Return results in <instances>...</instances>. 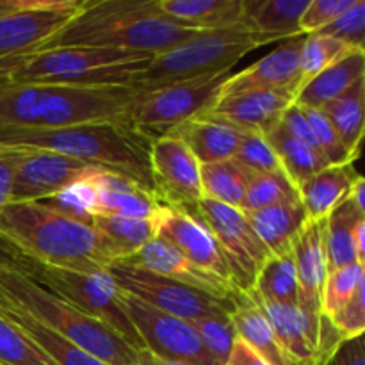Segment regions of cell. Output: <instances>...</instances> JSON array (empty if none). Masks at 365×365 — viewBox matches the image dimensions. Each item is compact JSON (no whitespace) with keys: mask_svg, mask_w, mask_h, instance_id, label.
I'll list each match as a JSON object with an SVG mask.
<instances>
[{"mask_svg":"<svg viewBox=\"0 0 365 365\" xmlns=\"http://www.w3.org/2000/svg\"><path fill=\"white\" fill-rule=\"evenodd\" d=\"M91 227L114 246L120 260L135 253L157 237L155 217L153 220H135V217L95 216Z\"/></svg>","mask_w":365,"mask_h":365,"instance_id":"36","label":"cell"},{"mask_svg":"<svg viewBox=\"0 0 365 365\" xmlns=\"http://www.w3.org/2000/svg\"><path fill=\"white\" fill-rule=\"evenodd\" d=\"M0 307L21 310L109 365H138V349L96 317L16 269H0Z\"/></svg>","mask_w":365,"mask_h":365,"instance_id":"6","label":"cell"},{"mask_svg":"<svg viewBox=\"0 0 365 365\" xmlns=\"http://www.w3.org/2000/svg\"><path fill=\"white\" fill-rule=\"evenodd\" d=\"M86 0H0V61L39 50Z\"/></svg>","mask_w":365,"mask_h":365,"instance_id":"11","label":"cell"},{"mask_svg":"<svg viewBox=\"0 0 365 365\" xmlns=\"http://www.w3.org/2000/svg\"><path fill=\"white\" fill-rule=\"evenodd\" d=\"M93 184L96 189L95 216L153 220L164 205L155 192L123 175L100 171L93 177Z\"/></svg>","mask_w":365,"mask_h":365,"instance_id":"23","label":"cell"},{"mask_svg":"<svg viewBox=\"0 0 365 365\" xmlns=\"http://www.w3.org/2000/svg\"><path fill=\"white\" fill-rule=\"evenodd\" d=\"M324 221H309L292 241L296 278H298V307L312 319H321V299L328 277Z\"/></svg>","mask_w":365,"mask_h":365,"instance_id":"18","label":"cell"},{"mask_svg":"<svg viewBox=\"0 0 365 365\" xmlns=\"http://www.w3.org/2000/svg\"><path fill=\"white\" fill-rule=\"evenodd\" d=\"M195 324L205 351L212 356L217 365H225L230 356L234 342L237 339L232 317H217V319H200Z\"/></svg>","mask_w":365,"mask_h":365,"instance_id":"43","label":"cell"},{"mask_svg":"<svg viewBox=\"0 0 365 365\" xmlns=\"http://www.w3.org/2000/svg\"><path fill=\"white\" fill-rule=\"evenodd\" d=\"M150 173L153 192L164 205L192 210L203 198L200 163L184 141L175 135L152 141Z\"/></svg>","mask_w":365,"mask_h":365,"instance_id":"15","label":"cell"},{"mask_svg":"<svg viewBox=\"0 0 365 365\" xmlns=\"http://www.w3.org/2000/svg\"><path fill=\"white\" fill-rule=\"evenodd\" d=\"M0 365H57L16 324L0 316Z\"/></svg>","mask_w":365,"mask_h":365,"instance_id":"39","label":"cell"},{"mask_svg":"<svg viewBox=\"0 0 365 365\" xmlns=\"http://www.w3.org/2000/svg\"><path fill=\"white\" fill-rule=\"evenodd\" d=\"M294 91H252L232 96H217L205 113L230 121L246 132L266 135L282 121L285 110L294 103Z\"/></svg>","mask_w":365,"mask_h":365,"instance_id":"21","label":"cell"},{"mask_svg":"<svg viewBox=\"0 0 365 365\" xmlns=\"http://www.w3.org/2000/svg\"><path fill=\"white\" fill-rule=\"evenodd\" d=\"M14 168L11 152L6 146H0V209L11 202V192H13Z\"/></svg>","mask_w":365,"mask_h":365,"instance_id":"50","label":"cell"},{"mask_svg":"<svg viewBox=\"0 0 365 365\" xmlns=\"http://www.w3.org/2000/svg\"><path fill=\"white\" fill-rule=\"evenodd\" d=\"M309 0H242L241 24L267 41L302 36L299 21Z\"/></svg>","mask_w":365,"mask_h":365,"instance_id":"25","label":"cell"},{"mask_svg":"<svg viewBox=\"0 0 365 365\" xmlns=\"http://www.w3.org/2000/svg\"><path fill=\"white\" fill-rule=\"evenodd\" d=\"M121 303L132 327L141 339L143 349L160 359L189 365H217L205 351L195 324L160 312L135 296L121 291Z\"/></svg>","mask_w":365,"mask_h":365,"instance_id":"13","label":"cell"},{"mask_svg":"<svg viewBox=\"0 0 365 365\" xmlns=\"http://www.w3.org/2000/svg\"><path fill=\"white\" fill-rule=\"evenodd\" d=\"M334 365H365V344L364 335L356 339H349L339 346L334 356Z\"/></svg>","mask_w":365,"mask_h":365,"instance_id":"49","label":"cell"},{"mask_svg":"<svg viewBox=\"0 0 365 365\" xmlns=\"http://www.w3.org/2000/svg\"><path fill=\"white\" fill-rule=\"evenodd\" d=\"M362 177L353 164L327 166L307 178L298 187L299 202L309 221H324L344 200H348L353 184Z\"/></svg>","mask_w":365,"mask_h":365,"instance_id":"24","label":"cell"},{"mask_svg":"<svg viewBox=\"0 0 365 365\" xmlns=\"http://www.w3.org/2000/svg\"><path fill=\"white\" fill-rule=\"evenodd\" d=\"M153 56L91 46H53L0 61V86H128Z\"/></svg>","mask_w":365,"mask_h":365,"instance_id":"5","label":"cell"},{"mask_svg":"<svg viewBox=\"0 0 365 365\" xmlns=\"http://www.w3.org/2000/svg\"><path fill=\"white\" fill-rule=\"evenodd\" d=\"M235 334L269 365H302L280 346L269 323L248 292H237L232 314Z\"/></svg>","mask_w":365,"mask_h":365,"instance_id":"28","label":"cell"},{"mask_svg":"<svg viewBox=\"0 0 365 365\" xmlns=\"http://www.w3.org/2000/svg\"><path fill=\"white\" fill-rule=\"evenodd\" d=\"M245 134L246 130L230 121L202 113L175 127L168 135L184 141L200 164H212L234 159Z\"/></svg>","mask_w":365,"mask_h":365,"instance_id":"22","label":"cell"},{"mask_svg":"<svg viewBox=\"0 0 365 365\" xmlns=\"http://www.w3.org/2000/svg\"><path fill=\"white\" fill-rule=\"evenodd\" d=\"M252 292L271 303L298 305V278L292 248L267 257L257 274Z\"/></svg>","mask_w":365,"mask_h":365,"instance_id":"34","label":"cell"},{"mask_svg":"<svg viewBox=\"0 0 365 365\" xmlns=\"http://www.w3.org/2000/svg\"><path fill=\"white\" fill-rule=\"evenodd\" d=\"M282 125L287 128L289 134H291L292 138H296L303 146H307V148L317 157V159H321L327 166H330L327 157H324L323 152H321L319 145H317L316 135H314L312 127H310L309 120L305 118V113H303L302 107L292 103V106L285 110L284 116H282Z\"/></svg>","mask_w":365,"mask_h":365,"instance_id":"48","label":"cell"},{"mask_svg":"<svg viewBox=\"0 0 365 365\" xmlns=\"http://www.w3.org/2000/svg\"><path fill=\"white\" fill-rule=\"evenodd\" d=\"M348 200L356 207V209L360 210V212L365 214V180H364V177H360L359 180L353 184Z\"/></svg>","mask_w":365,"mask_h":365,"instance_id":"53","label":"cell"},{"mask_svg":"<svg viewBox=\"0 0 365 365\" xmlns=\"http://www.w3.org/2000/svg\"><path fill=\"white\" fill-rule=\"evenodd\" d=\"M21 257L24 255L13 245H9V242L0 237V269H7V267L14 269L21 260Z\"/></svg>","mask_w":365,"mask_h":365,"instance_id":"52","label":"cell"},{"mask_svg":"<svg viewBox=\"0 0 365 365\" xmlns=\"http://www.w3.org/2000/svg\"><path fill=\"white\" fill-rule=\"evenodd\" d=\"M299 202L298 187L292 184L285 173H262L253 175L246 187L242 200V212L267 209L282 203Z\"/></svg>","mask_w":365,"mask_h":365,"instance_id":"37","label":"cell"},{"mask_svg":"<svg viewBox=\"0 0 365 365\" xmlns=\"http://www.w3.org/2000/svg\"><path fill=\"white\" fill-rule=\"evenodd\" d=\"M187 212L198 216L216 237L230 267L234 287L239 292L252 291L269 252L250 227L245 212L207 198L200 200L198 205Z\"/></svg>","mask_w":365,"mask_h":365,"instance_id":"12","label":"cell"},{"mask_svg":"<svg viewBox=\"0 0 365 365\" xmlns=\"http://www.w3.org/2000/svg\"><path fill=\"white\" fill-rule=\"evenodd\" d=\"M118 262H123L127 266L141 267V269L150 271V273L159 274V277L191 285V287L210 292V294L221 296V298L234 299L239 292L230 284H225V282L196 269L178 250H175L173 246L168 245L160 237L152 239L141 250H138L132 255L125 257V259L118 260Z\"/></svg>","mask_w":365,"mask_h":365,"instance_id":"19","label":"cell"},{"mask_svg":"<svg viewBox=\"0 0 365 365\" xmlns=\"http://www.w3.org/2000/svg\"><path fill=\"white\" fill-rule=\"evenodd\" d=\"M303 109V107H302ZM305 118L309 120L310 127H312L314 135L317 139V145H319L321 152L327 157L328 164L330 166H342V164H353L355 159L349 155L348 150L344 148V145L339 139L337 132L331 127L330 120L327 118V114L321 109H303Z\"/></svg>","mask_w":365,"mask_h":365,"instance_id":"44","label":"cell"},{"mask_svg":"<svg viewBox=\"0 0 365 365\" xmlns=\"http://www.w3.org/2000/svg\"><path fill=\"white\" fill-rule=\"evenodd\" d=\"M14 269L27 274L32 282L59 296L64 302L71 303L88 316L106 323L132 348L143 349L141 339L132 327L121 303V291L109 273H78L41 264L25 255Z\"/></svg>","mask_w":365,"mask_h":365,"instance_id":"8","label":"cell"},{"mask_svg":"<svg viewBox=\"0 0 365 365\" xmlns=\"http://www.w3.org/2000/svg\"><path fill=\"white\" fill-rule=\"evenodd\" d=\"M365 284L356 289L355 296L335 314L330 317L334 327L337 328L339 335L342 341H349V339L362 337L365 330V296H364Z\"/></svg>","mask_w":365,"mask_h":365,"instance_id":"47","label":"cell"},{"mask_svg":"<svg viewBox=\"0 0 365 365\" xmlns=\"http://www.w3.org/2000/svg\"><path fill=\"white\" fill-rule=\"evenodd\" d=\"M120 291L135 296L160 312L196 323L200 319L232 317L235 310V298H221L210 292L200 291L191 285L159 277L141 267L113 262L107 267Z\"/></svg>","mask_w":365,"mask_h":365,"instance_id":"9","label":"cell"},{"mask_svg":"<svg viewBox=\"0 0 365 365\" xmlns=\"http://www.w3.org/2000/svg\"><path fill=\"white\" fill-rule=\"evenodd\" d=\"M0 146L59 153L89 166L123 175L153 192L150 173L152 141L130 121L73 125L46 130H4Z\"/></svg>","mask_w":365,"mask_h":365,"instance_id":"4","label":"cell"},{"mask_svg":"<svg viewBox=\"0 0 365 365\" xmlns=\"http://www.w3.org/2000/svg\"><path fill=\"white\" fill-rule=\"evenodd\" d=\"M138 365H189V364L173 362V360L160 359V356L150 353L148 349H138Z\"/></svg>","mask_w":365,"mask_h":365,"instance_id":"55","label":"cell"},{"mask_svg":"<svg viewBox=\"0 0 365 365\" xmlns=\"http://www.w3.org/2000/svg\"><path fill=\"white\" fill-rule=\"evenodd\" d=\"M234 159L253 175L284 173L280 160L267 143L266 135L259 132H246Z\"/></svg>","mask_w":365,"mask_h":365,"instance_id":"42","label":"cell"},{"mask_svg":"<svg viewBox=\"0 0 365 365\" xmlns=\"http://www.w3.org/2000/svg\"><path fill=\"white\" fill-rule=\"evenodd\" d=\"M364 217L365 214L360 212L349 200H344L327 217L324 246H327L328 273L359 262L355 242H353V230H355V225Z\"/></svg>","mask_w":365,"mask_h":365,"instance_id":"33","label":"cell"},{"mask_svg":"<svg viewBox=\"0 0 365 365\" xmlns=\"http://www.w3.org/2000/svg\"><path fill=\"white\" fill-rule=\"evenodd\" d=\"M225 365H269L267 362H264L245 341L241 339H235L234 348H232L230 356L225 362Z\"/></svg>","mask_w":365,"mask_h":365,"instance_id":"51","label":"cell"},{"mask_svg":"<svg viewBox=\"0 0 365 365\" xmlns=\"http://www.w3.org/2000/svg\"><path fill=\"white\" fill-rule=\"evenodd\" d=\"M365 284L364 264H351L337 271H330L324 282L321 314L334 317L349 299L355 296L356 289Z\"/></svg>","mask_w":365,"mask_h":365,"instance_id":"41","label":"cell"},{"mask_svg":"<svg viewBox=\"0 0 365 365\" xmlns=\"http://www.w3.org/2000/svg\"><path fill=\"white\" fill-rule=\"evenodd\" d=\"M0 237L29 259L78 273H107V267L120 260L114 246L91 225L39 202L4 205Z\"/></svg>","mask_w":365,"mask_h":365,"instance_id":"2","label":"cell"},{"mask_svg":"<svg viewBox=\"0 0 365 365\" xmlns=\"http://www.w3.org/2000/svg\"><path fill=\"white\" fill-rule=\"evenodd\" d=\"M253 302L262 310L274 337L282 348L302 365H327L319 355V323L307 316L298 305H280L260 299L248 292Z\"/></svg>","mask_w":365,"mask_h":365,"instance_id":"20","label":"cell"},{"mask_svg":"<svg viewBox=\"0 0 365 365\" xmlns=\"http://www.w3.org/2000/svg\"><path fill=\"white\" fill-rule=\"evenodd\" d=\"M245 166L235 159L223 163L200 164V182H202V196L223 205L241 209L245 200L246 187L252 180Z\"/></svg>","mask_w":365,"mask_h":365,"instance_id":"32","label":"cell"},{"mask_svg":"<svg viewBox=\"0 0 365 365\" xmlns=\"http://www.w3.org/2000/svg\"><path fill=\"white\" fill-rule=\"evenodd\" d=\"M266 139L277 153L284 173L296 187H299L314 173L327 168L323 160L317 159L307 146H303L298 139L289 134L282 121L267 132Z\"/></svg>","mask_w":365,"mask_h":365,"instance_id":"35","label":"cell"},{"mask_svg":"<svg viewBox=\"0 0 365 365\" xmlns=\"http://www.w3.org/2000/svg\"><path fill=\"white\" fill-rule=\"evenodd\" d=\"M364 96H365V78L359 81L349 91L339 96L327 107L323 113L330 120L331 127L337 132L339 139L348 150L349 155L356 160L362 150L364 139Z\"/></svg>","mask_w":365,"mask_h":365,"instance_id":"31","label":"cell"},{"mask_svg":"<svg viewBox=\"0 0 365 365\" xmlns=\"http://www.w3.org/2000/svg\"><path fill=\"white\" fill-rule=\"evenodd\" d=\"M0 316L6 317L13 324H16L57 365H109L103 362V360L93 356L86 349L78 348L77 344L68 341L66 337L57 334L56 330L36 321L29 314L21 312V310L9 309V307H0Z\"/></svg>","mask_w":365,"mask_h":365,"instance_id":"30","label":"cell"},{"mask_svg":"<svg viewBox=\"0 0 365 365\" xmlns=\"http://www.w3.org/2000/svg\"><path fill=\"white\" fill-rule=\"evenodd\" d=\"M319 34L330 36L356 50H365V2L355 0L335 21L321 29Z\"/></svg>","mask_w":365,"mask_h":365,"instance_id":"45","label":"cell"},{"mask_svg":"<svg viewBox=\"0 0 365 365\" xmlns=\"http://www.w3.org/2000/svg\"><path fill=\"white\" fill-rule=\"evenodd\" d=\"M230 75V71H225L152 91H141L132 110L130 123L150 141L168 135L189 118L209 110L220 96L221 86Z\"/></svg>","mask_w":365,"mask_h":365,"instance_id":"10","label":"cell"},{"mask_svg":"<svg viewBox=\"0 0 365 365\" xmlns=\"http://www.w3.org/2000/svg\"><path fill=\"white\" fill-rule=\"evenodd\" d=\"M164 18L198 31H225L241 25L242 0H155Z\"/></svg>","mask_w":365,"mask_h":365,"instance_id":"27","label":"cell"},{"mask_svg":"<svg viewBox=\"0 0 365 365\" xmlns=\"http://www.w3.org/2000/svg\"><path fill=\"white\" fill-rule=\"evenodd\" d=\"M353 242H355V250H356V257H359V262L364 264V260H365V217L355 225V230H353Z\"/></svg>","mask_w":365,"mask_h":365,"instance_id":"54","label":"cell"},{"mask_svg":"<svg viewBox=\"0 0 365 365\" xmlns=\"http://www.w3.org/2000/svg\"><path fill=\"white\" fill-rule=\"evenodd\" d=\"M207 31L168 20L155 0H86L82 9L43 48L91 46L159 56Z\"/></svg>","mask_w":365,"mask_h":365,"instance_id":"3","label":"cell"},{"mask_svg":"<svg viewBox=\"0 0 365 365\" xmlns=\"http://www.w3.org/2000/svg\"><path fill=\"white\" fill-rule=\"evenodd\" d=\"M9 152L14 168L11 202H41L75 182L106 171L45 150L9 148Z\"/></svg>","mask_w":365,"mask_h":365,"instance_id":"14","label":"cell"},{"mask_svg":"<svg viewBox=\"0 0 365 365\" xmlns=\"http://www.w3.org/2000/svg\"><path fill=\"white\" fill-rule=\"evenodd\" d=\"M39 203L71 217V220L91 225L96 214V189L93 184V177L75 182L57 195L41 200Z\"/></svg>","mask_w":365,"mask_h":365,"instance_id":"40","label":"cell"},{"mask_svg":"<svg viewBox=\"0 0 365 365\" xmlns=\"http://www.w3.org/2000/svg\"><path fill=\"white\" fill-rule=\"evenodd\" d=\"M245 216L257 237L264 242L269 255L292 248L296 235L309 223V216L302 202L282 203V205L245 212Z\"/></svg>","mask_w":365,"mask_h":365,"instance_id":"29","label":"cell"},{"mask_svg":"<svg viewBox=\"0 0 365 365\" xmlns=\"http://www.w3.org/2000/svg\"><path fill=\"white\" fill-rule=\"evenodd\" d=\"M139 96L128 86H0V132L130 121Z\"/></svg>","mask_w":365,"mask_h":365,"instance_id":"1","label":"cell"},{"mask_svg":"<svg viewBox=\"0 0 365 365\" xmlns=\"http://www.w3.org/2000/svg\"><path fill=\"white\" fill-rule=\"evenodd\" d=\"M355 50L356 48L353 46L330 38V36L319 34V32L307 34L302 46V84L299 88Z\"/></svg>","mask_w":365,"mask_h":365,"instance_id":"38","label":"cell"},{"mask_svg":"<svg viewBox=\"0 0 365 365\" xmlns=\"http://www.w3.org/2000/svg\"><path fill=\"white\" fill-rule=\"evenodd\" d=\"M355 0H309L305 13H303L299 29L303 34H314L337 20L344 11L353 6Z\"/></svg>","mask_w":365,"mask_h":365,"instance_id":"46","label":"cell"},{"mask_svg":"<svg viewBox=\"0 0 365 365\" xmlns=\"http://www.w3.org/2000/svg\"><path fill=\"white\" fill-rule=\"evenodd\" d=\"M365 78V50H355L328 66L296 93L294 103L303 109H323Z\"/></svg>","mask_w":365,"mask_h":365,"instance_id":"26","label":"cell"},{"mask_svg":"<svg viewBox=\"0 0 365 365\" xmlns=\"http://www.w3.org/2000/svg\"><path fill=\"white\" fill-rule=\"evenodd\" d=\"M307 34L285 39L273 52L239 73L230 75L221 86L220 96L252 91H294L302 84V46Z\"/></svg>","mask_w":365,"mask_h":365,"instance_id":"17","label":"cell"},{"mask_svg":"<svg viewBox=\"0 0 365 365\" xmlns=\"http://www.w3.org/2000/svg\"><path fill=\"white\" fill-rule=\"evenodd\" d=\"M267 43L266 38L242 24L225 31L202 32L177 48L153 56L148 66L134 75L128 88L145 93L192 78L225 73L246 53Z\"/></svg>","mask_w":365,"mask_h":365,"instance_id":"7","label":"cell"},{"mask_svg":"<svg viewBox=\"0 0 365 365\" xmlns=\"http://www.w3.org/2000/svg\"><path fill=\"white\" fill-rule=\"evenodd\" d=\"M155 223L157 237L178 250L196 269L234 287L227 259L212 232L198 216L184 209L163 205L155 216Z\"/></svg>","mask_w":365,"mask_h":365,"instance_id":"16","label":"cell"}]
</instances>
